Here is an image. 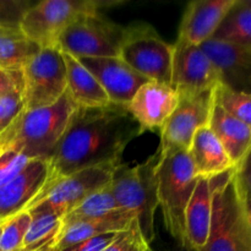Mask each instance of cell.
Returning a JSON list of instances; mask_svg holds the SVG:
<instances>
[{
	"label": "cell",
	"mask_w": 251,
	"mask_h": 251,
	"mask_svg": "<svg viewBox=\"0 0 251 251\" xmlns=\"http://www.w3.org/2000/svg\"><path fill=\"white\" fill-rule=\"evenodd\" d=\"M24 109L49 107L66 92V68L59 48H43L22 69Z\"/></svg>",
	"instance_id": "9c48e42d"
},
{
	"label": "cell",
	"mask_w": 251,
	"mask_h": 251,
	"mask_svg": "<svg viewBox=\"0 0 251 251\" xmlns=\"http://www.w3.org/2000/svg\"><path fill=\"white\" fill-rule=\"evenodd\" d=\"M237 0H194L189 2L179 26V41L201 46L210 41Z\"/></svg>",
	"instance_id": "e0dca14e"
},
{
	"label": "cell",
	"mask_w": 251,
	"mask_h": 251,
	"mask_svg": "<svg viewBox=\"0 0 251 251\" xmlns=\"http://www.w3.org/2000/svg\"><path fill=\"white\" fill-rule=\"evenodd\" d=\"M221 83V76L201 46L176 39L173 44L171 86L178 93L211 91Z\"/></svg>",
	"instance_id": "7c38bea8"
},
{
	"label": "cell",
	"mask_w": 251,
	"mask_h": 251,
	"mask_svg": "<svg viewBox=\"0 0 251 251\" xmlns=\"http://www.w3.org/2000/svg\"><path fill=\"white\" fill-rule=\"evenodd\" d=\"M247 2H248V4H249L250 6H251V0H247Z\"/></svg>",
	"instance_id": "f35d334b"
},
{
	"label": "cell",
	"mask_w": 251,
	"mask_h": 251,
	"mask_svg": "<svg viewBox=\"0 0 251 251\" xmlns=\"http://www.w3.org/2000/svg\"><path fill=\"white\" fill-rule=\"evenodd\" d=\"M66 68V95L77 108H100L109 104L107 93L95 76L73 55L61 51Z\"/></svg>",
	"instance_id": "44dd1931"
},
{
	"label": "cell",
	"mask_w": 251,
	"mask_h": 251,
	"mask_svg": "<svg viewBox=\"0 0 251 251\" xmlns=\"http://www.w3.org/2000/svg\"><path fill=\"white\" fill-rule=\"evenodd\" d=\"M107 2L95 0H43L32 5L24 15L20 29L43 48H58L61 33L85 14L100 12Z\"/></svg>",
	"instance_id": "52a82bcc"
},
{
	"label": "cell",
	"mask_w": 251,
	"mask_h": 251,
	"mask_svg": "<svg viewBox=\"0 0 251 251\" xmlns=\"http://www.w3.org/2000/svg\"><path fill=\"white\" fill-rule=\"evenodd\" d=\"M105 251H154L141 232L139 221L135 220L127 230L119 233L117 239Z\"/></svg>",
	"instance_id": "f1b7e54d"
},
{
	"label": "cell",
	"mask_w": 251,
	"mask_h": 251,
	"mask_svg": "<svg viewBox=\"0 0 251 251\" xmlns=\"http://www.w3.org/2000/svg\"><path fill=\"white\" fill-rule=\"evenodd\" d=\"M208 126L222 144L234 167H238L251 149V127L235 119L213 102Z\"/></svg>",
	"instance_id": "7402d4cb"
},
{
	"label": "cell",
	"mask_w": 251,
	"mask_h": 251,
	"mask_svg": "<svg viewBox=\"0 0 251 251\" xmlns=\"http://www.w3.org/2000/svg\"><path fill=\"white\" fill-rule=\"evenodd\" d=\"M118 235L119 233H107V234L97 235L65 251H105V249L117 239Z\"/></svg>",
	"instance_id": "d6a6232c"
},
{
	"label": "cell",
	"mask_w": 251,
	"mask_h": 251,
	"mask_svg": "<svg viewBox=\"0 0 251 251\" xmlns=\"http://www.w3.org/2000/svg\"><path fill=\"white\" fill-rule=\"evenodd\" d=\"M201 48L220 73L221 82L251 93V47L210 39Z\"/></svg>",
	"instance_id": "9a60e30c"
},
{
	"label": "cell",
	"mask_w": 251,
	"mask_h": 251,
	"mask_svg": "<svg viewBox=\"0 0 251 251\" xmlns=\"http://www.w3.org/2000/svg\"><path fill=\"white\" fill-rule=\"evenodd\" d=\"M124 32V26L110 21L100 12H91L78 17L61 33L58 48L76 59L117 58Z\"/></svg>",
	"instance_id": "ba28073f"
},
{
	"label": "cell",
	"mask_w": 251,
	"mask_h": 251,
	"mask_svg": "<svg viewBox=\"0 0 251 251\" xmlns=\"http://www.w3.org/2000/svg\"><path fill=\"white\" fill-rule=\"evenodd\" d=\"M181 251H194V250H188V249H184V248H181Z\"/></svg>",
	"instance_id": "74e56055"
},
{
	"label": "cell",
	"mask_w": 251,
	"mask_h": 251,
	"mask_svg": "<svg viewBox=\"0 0 251 251\" xmlns=\"http://www.w3.org/2000/svg\"><path fill=\"white\" fill-rule=\"evenodd\" d=\"M198 179L188 151L171 152L159 161L158 207L167 232L184 249H186L185 211Z\"/></svg>",
	"instance_id": "5b68a950"
},
{
	"label": "cell",
	"mask_w": 251,
	"mask_h": 251,
	"mask_svg": "<svg viewBox=\"0 0 251 251\" xmlns=\"http://www.w3.org/2000/svg\"><path fill=\"white\" fill-rule=\"evenodd\" d=\"M31 161L33 159L17 152H0V188L19 176Z\"/></svg>",
	"instance_id": "4dcf8cb0"
},
{
	"label": "cell",
	"mask_w": 251,
	"mask_h": 251,
	"mask_svg": "<svg viewBox=\"0 0 251 251\" xmlns=\"http://www.w3.org/2000/svg\"><path fill=\"white\" fill-rule=\"evenodd\" d=\"M49 173V161L33 159L11 181L0 188V218L7 220L27 206L41 193Z\"/></svg>",
	"instance_id": "2e32d148"
},
{
	"label": "cell",
	"mask_w": 251,
	"mask_h": 251,
	"mask_svg": "<svg viewBox=\"0 0 251 251\" xmlns=\"http://www.w3.org/2000/svg\"><path fill=\"white\" fill-rule=\"evenodd\" d=\"M117 167L105 164L70 174L41 191L26 210L32 207L47 208L64 218L91 194L109 185Z\"/></svg>",
	"instance_id": "30bf717a"
},
{
	"label": "cell",
	"mask_w": 251,
	"mask_h": 251,
	"mask_svg": "<svg viewBox=\"0 0 251 251\" xmlns=\"http://www.w3.org/2000/svg\"><path fill=\"white\" fill-rule=\"evenodd\" d=\"M24 80L21 71L0 70V97L14 91H22Z\"/></svg>",
	"instance_id": "836d02e7"
},
{
	"label": "cell",
	"mask_w": 251,
	"mask_h": 251,
	"mask_svg": "<svg viewBox=\"0 0 251 251\" xmlns=\"http://www.w3.org/2000/svg\"><path fill=\"white\" fill-rule=\"evenodd\" d=\"M237 171V169H235ZM238 176V173H237ZM238 184H239V193H240V198H242V202H243V207H244L245 211V216H247L248 223L250 226L251 229V193L245 188L244 185L240 181L239 176H238Z\"/></svg>",
	"instance_id": "d590c367"
},
{
	"label": "cell",
	"mask_w": 251,
	"mask_h": 251,
	"mask_svg": "<svg viewBox=\"0 0 251 251\" xmlns=\"http://www.w3.org/2000/svg\"><path fill=\"white\" fill-rule=\"evenodd\" d=\"M178 102L179 93L171 85L147 81L135 93L126 108L140 126L141 134L161 132Z\"/></svg>",
	"instance_id": "4fadbf2b"
},
{
	"label": "cell",
	"mask_w": 251,
	"mask_h": 251,
	"mask_svg": "<svg viewBox=\"0 0 251 251\" xmlns=\"http://www.w3.org/2000/svg\"><path fill=\"white\" fill-rule=\"evenodd\" d=\"M28 211L31 223L22 249L26 251H53L63 229V218L50 210L32 207Z\"/></svg>",
	"instance_id": "603a6c76"
},
{
	"label": "cell",
	"mask_w": 251,
	"mask_h": 251,
	"mask_svg": "<svg viewBox=\"0 0 251 251\" xmlns=\"http://www.w3.org/2000/svg\"><path fill=\"white\" fill-rule=\"evenodd\" d=\"M117 210H120V207L113 195L109 184L86 198L75 210L63 218V222L102 217Z\"/></svg>",
	"instance_id": "484cf974"
},
{
	"label": "cell",
	"mask_w": 251,
	"mask_h": 251,
	"mask_svg": "<svg viewBox=\"0 0 251 251\" xmlns=\"http://www.w3.org/2000/svg\"><path fill=\"white\" fill-rule=\"evenodd\" d=\"M213 102L251 127V93L233 90L221 82L213 90Z\"/></svg>",
	"instance_id": "4316f807"
},
{
	"label": "cell",
	"mask_w": 251,
	"mask_h": 251,
	"mask_svg": "<svg viewBox=\"0 0 251 251\" xmlns=\"http://www.w3.org/2000/svg\"><path fill=\"white\" fill-rule=\"evenodd\" d=\"M16 251H26V250H24V249H20V250H16Z\"/></svg>",
	"instance_id": "ab89813d"
},
{
	"label": "cell",
	"mask_w": 251,
	"mask_h": 251,
	"mask_svg": "<svg viewBox=\"0 0 251 251\" xmlns=\"http://www.w3.org/2000/svg\"><path fill=\"white\" fill-rule=\"evenodd\" d=\"M135 220H137L136 213L120 208L102 217L63 222V229L53 251H65L100 234L122 233L129 229Z\"/></svg>",
	"instance_id": "ac0fdd59"
},
{
	"label": "cell",
	"mask_w": 251,
	"mask_h": 251,
	"mask_svg": "<svg viewBox=\"0 0 251 251\" xmlns=\"http://www.w3.org/2000/svg\"><path fill=\"white\" fill-rule=\"evenodd\" d=\"M39 50L20 28H0V70L22 71Z\"/></svg>",
	"instance_id": "cb8c5ba5"
},
{
	"label": "cell",
	"mask_w": 251,
	"mask_h": 251,
	"mask_svg": "<svg viewBox=\"0 0 251 251\" xmlns=\"http://www.w3.org/2000/svg\"><path fill=\"white\" fill-rule=\"evenodd\" d=\"M119 58L149 81L171 85L173 44L145 22L125 27Z\"/></svg>",
	"instance_id": "8992f818"
},
{
	"label": "cell",
	"mask_w": 251,
	"mask_h": 251,
	"mask_svg": "<svg viewBox=\"0 0 251 251\" xmlns=\"http://www.w3.org/2000/svg\"><path fill=\"white\" fill-rule=\"evenodd\" d=\"M212 216L206 244L198 251H251V229L235 168L211 179Z\"/></svg>",
	"instance_id": "3957f363"
},
{
	"label": "cell",
	"mask_w": 251,
	"mask_h": 251,
	"mask_svg": "<svg viewBox=\"0 0 251 251\" xmlns=\"http://www.w3.org/2000/svg\"><path fill=\"white\" fill-rule=\"evenodd\" d=\"M22 91H14L0 97V135L24 110Z\"/></svg>",
	"instance_id": "1f68e13d"
},
{
	"label": "cell",
	"mask_w": 251,
	"mask_h": 251,
	"mask_svg": "<svg viewBox=\"0 0 251 251\" xmlns=\"http://www.w3.org/2000/svg\"><path fill=\"white\" fill-rule=\"evenodd\" d=\"M235 169H237L238 176H239L242 184L251 193V149L244 157L242 163L235 167Z\"/></svg>",
	"instance_id": "e575fe53"
},
{
	"label": "cell",
	"mask_w": 251,
	"mask_h": 251,
	"mask_svg": "<svg viewBox=\"0 0 251 251\" xmlns=\"http://www.w3.org/2000/svg\"><path fill=\"white\" fill-rule=\"evenodd\" d=\"M140 135V126L124 105L76 107L49 159L48 178L41 191L82 169L119 166L127 145Z\"/></svg>",
	"instance_id": "6da1fadb"
},
{
	"label": "cell",
	"mask_w": 251,
	"mask_h": 251,
	"mask_svg": "<svg viewBox=\"0 0 251 251\" xmlns=\"http://www.w3.org/2000/svg\"><path fill=\"white\" fill-rule=\"evenodd\" d=\"M29 223H31V216L28 211H22L5 220L0 234V251H16L22 249Z\"/></svg>",
	"instance_id": "83f0119b"
},
{
	"label": "cell",
	"mask_w": 251,
	"mask_h": 251,
	"mask_svg": "<svg viewBox=\"0 0 251 251\" xmlns=\"http://www.w3.org/2000/svg\"><path fill=\"white\" fill-rule=\"evenodd\" d=\"M211 39L251 47V6L237 0Z\"/></svg>",
	"instance_id": "d4e9b609"
},
{
	"label": "cell",
	"mask_w": 251,
	"mask_h": 251,
	"mask_svg": "<svg viewBox=\"0 0 251 251\" xmlns=\"http://www.w3.org/2000/svg\"><path fill=\"white\" fill-rule=\"evenodd\" d=\"M212 216L211 179L199 178L185 211L186 249L198 251L206 244Z\"/></svg>",
	"instance_id": "d6986e66"
},
{
	"label": "cell",
	"mask_w": 251,
	"mask_h": 251,
	"mask_svg": "<svg viewBox=\"0 0 251 251\" xmlns=\"http://www.w3.org/2000/svg\"><path fill=\"white\" fill-rule=\"evenodd\" d=\"M159 161L161 153L157 150L156 153L140 164H119L110 181V189L119 207L136 213L140 229L150 244L156 238L154 215L158 208Z\"/></svg>",
	"instance_id": "277c9868"
},
{
	"label": "cell",
	"mask_w": 251,
	"mask_h": 251,
	"mask_svg": "<svg viewBox=\"0 0 251 251\" xmlns=\"http://www.w3.org/2000/svg\"><path fill=\"white\" fill-rule=\"evenodd\" d=\"M215 90V88H213ZM213 90L179 93V102L161 130V158L171 152L189 151L194 135L207 126L213 107Z\"/></svg>",
	"instance_id": "8fae6325"
},
{
	"label": "cell",
	"mask_w": 251,
	"mask_h": 251,
	"mask_svg": "<svg viewBox=\"0 0 251 251\" xmlns=\"http://www.w3.org/2000/svg\"><path fill=\"white\" fill-rule=\"evenodd\" d=\"M78 60L95 76L113 104L126 107L139 88L149 81L119 56L82 58Z\"/></svg>",
	"instance_id": "5bb4252c"
},
{
	"label": "cell",
	"mask_w": 251,
	"mask_h": 251,
	"mask_svg": "<svg viewBox=\"0 0 251 251\" xmlns=\"http://www.w3.org/2000/svg\"><path fill=\"white\" fill-rule=\"evenodd\" d=\"M33 2L26 0H0V28H20V24Z\"/></svg>",
	"instance_id": "f546056e"
},
{
	"label": "cell",
	"mask_w": 251,
	"mask_h": 251,
	"mask_svg": "<svg viewBox=\"0 0 251 251\" xmlns=\"http://www.w3.org/2000/svg\"><path fill=\"white\" fill-rule=\"evenodd\" d=\"M2 222V221H1V218H0V223H1Z\"/></svg>",
	"instance_id": "60d3db41"
},
{
	"label": "cell",
	"mask_w": 251,
	"mask_h": 251,
	"mask_svg": "<svg viewBox=\"0 0 251 251\" xmlns=\"http://www.w3.org/2000/svg\"><path fill=\"white\" fill-rule=\"evenodd\" d=\"M188 153L199 178L212 179L235 168L208 125L196 131Z\"/></svg>",
	"instance_id": "ffe728a7"
},
{
	"label": "cell",
	"mask_w": 251,
	"mask_h": 251,
	"mask_svg": "<svg viewBox=\"0 0 251 251\" xmlns=\"http://www.w3.org/2000/svg\"><path fill=\"white\" fill-rule=\"evenodd\" d=\"M75 109L66 92L53 105L24 109L0 135V152L14 151L32 159L49 161Z\"/></svg>",
	"instance_id": "7a4b0ae2"
},
{
	"label": "cell",
	"mask_w": 251,
	"mask_h": 251,
	"mask_svg": "<svg viewBox=\"0 0 251 251\" xmlns=\"http://www.w3.org/2000/svg\"><path fill=\"white\" fill-rule=\"evenodd\" d=\"M2 225H4V221H2V222L0 223V234H1V230H2Z\"/></svg>",
	"instance_id": "8d00e7d4"
}]
</instances>
